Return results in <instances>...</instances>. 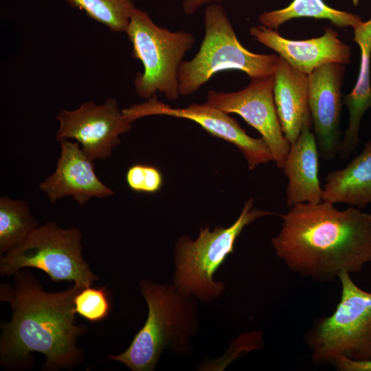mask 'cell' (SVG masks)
Masks as SVG:
<instances>
[{"instance_id": "4fadbf2b", "label": "cell", "mask_w": 371, "mask_h": 371, "mask_svg": "<svg viewBox=\"0 0 371 371\" xmlns=\"http://www.w3.org/2000/svg\"><path fill=\"white\" fill-rule=\"evenodd\" d=\"M249 33L256 41L275 51L295 69L309 75L317 67L330 63L342 65L350 60L351 49L331 27L324 34L306 40H290L262 25L252 27Z\"/></svg>"}, {"instance_id": "ba28073f", "label": "cell", "mask_w": 371, "mask_h": 371, "mask_svg": "<svg viewBox=\"0 0 371 371\" xmlns=\"http://www.w3.org/2000/svg\"><path fill=\"white\" fill-rule=\"evenodd\" d=\"M81 236L76 227L63 229L52 222L38 226L20 245L1 256V275L33 267L45 272L53 282L91 286L99 278L82 258Z\"/></svg>"}, {"instance_id": "ac0fdd59", "label": "cell", "mask_w": 371, "mask_h": 371, "mask_svg": "<svg viewBox=\"0 0 371 371\" xmlns=\"http://www.w3.org/2000/svg\"><path fill=\"white\" fill-rule=\"evenodd\" d=\"M323 201L348 204L359 209L371 203V139L344 168L327 175Z\"/></svg>"}, {"instance_id": "cb8c5ba5", "label": "cell", "mask_w": 371, "mask_h": 371, "mask_svg": "<svg viewBox=\"0 0 371 371\" xmlns=\"http://www.w3.org/2000/svg\"><path fill=\"white\" fill-rule=\"evenodd\" d=\"M335 364L339 370L343 371H371V360L354 361L345 358H340Z\"/></svg>"}, {"instance_id": "3957f363", "label": "cell", "mask_w": 371, "mask_h": 371, "mask_svg": "<svg viewBox=\"0 0 371 371\" xmlns=\"http://www.w3.org/2000/svg\"><path fill=\"white\" fill-rule=\"evenodd\" d=\"M148 304L144 326L124 352L109 358L133 371H152L166 348L186 352L197 330L196 306L192 295L179 292L174 285L150 280L139 282Z\"/></svg>"}, {"instance_id": "6da1fadb", "label": "cell", "mask_w": 371, "mask_h": 371, "mask_svg": "<svg viewBox=\"0 0 371 371\" xmlns=\"http://www.w3.org/2000/svg\"><path fill=\"white\" fill-rule=\"evenodd\" d=\"M280 217L281 229L271 243L293 272L330 282L371 262V214L352 206L339 210L323 201L296 204Z\"/></svg>"}, {"instance_id": "d4e9b609", "label": "cell", "mask_w": 371, "mask_h": 371, "mask_svg": "<svg viewBox=\"0 0 371 371\" xmlns=\"http://www.w3.org/2000/svg\"><path fill=\"white\" fill-rule=\"evenodd\" d=\"M224 0H183L182 8L186 14L191 15L201 7L211 3H219Z\"/></svg>"}, {"instance_id": "7402d4cb", "label": "cell", "mask_w": 371, "mask_h": 371, "mask_svg": "<svg viewBox=\"0 0 371 371\" xmlns=\"http://www.w3.org/2000/svg\"><path fill=\"white\" fill-rule=\"evenodd\" d=\"M111 308L108 291L105 287H85L74 297V308L86 320L96 322L106 319Z\"/></svg>"}, {"instance_id": "8992f818", "label": "cell", "mask_w": 371, "mask_h": 371, "mask_svg": "<svg viewBox=\"0 0 371 371\" xmlns=\"http://www.w3.org/2000/svg\"><path fill=\"white\" fill-rule=\"evenodd\" d=\"M126 33L133 45V58L144 67L133 81L137 94L148 100L159 92L169 100L177 99L179 67L195 43V36L187 31L172 32L159 27L146 12L138 8Z\"/></svg>"}, {"instance_id": "52a82bcc", "label": "cell", "mask_w": 371, "mask_h": 371, "mask_svg": "<svg viewBox=\"0 0 371 371\" xmlns=\"http://www.w3.org/2000/svg\"><path fill=\"white\" fill-rule=\"evenodd\" d=\"M338 278L341 295L335 312L308 336L312 359L317 364H335L340 358L370 361L371 293L355 284L348 271Z\"/></svg>"}, {"instance_id": "277c9868", "label": "cell", "mask_w": 371, "mask_h": 371, "mask_svg": "<svg viewBox=\"0 0 371 371\" xmlns=\"http://www.w3.org/2000/svg\"><path fill=\"white\" fill-rule=\"evenodd\" d=\"M204 25L205 34L198 52L191 60H183L179 67L180 95L194 93L223 71H242L251 78L273 76L280 56L256 54L244 47L221 4L207 5Z\"/></svg>"}, {"instance_id": "ffe728a7", "label": "cell", "mask_w": 371, "mask_h": 371, "mask_svg": "<svg viewBox=\"0 0 371 371\" xmlns=\"http://www.w3.org/2000/svg\"><path fill=\"white\" fill-rule=\"evenodd\" d=\"M37 227L26 201L0 198L1 256L20 245Z\"/></svg>"}, {"instance_id": "9c48e42d", "label": "cell", "mask_w": 371, "mask_h": 371, "mask_svg": "<svg viewBox=\"0 0 371 371\" xmlns=\"http://www.w3.org/2000/svg\"><path fill=\"white\" fill-rule=\"evenodd\" d=\"M122 112L131 123L146 116L157 115L192 120L212 136L236 146L243 153L250 170L273 161L272 153L262 137H251L228 113L207 102L194 103L186 108H172L159 101L154 95L146 102L133 104Z\"/></svg>"}, {"instance_id": "7c38bea8", "label": "cell", "mask_w": 371, "mask_h": 371, "mask_svg": "<svg viewBox=\"0 0 371 371\" xmlns=\"http://www.w3.org/2000/svg\"><path fill=\"white\" fill-rule=\"evenodd\" d=\"M345 74L342 64L330 63L308 75V103L320 157L329 161L338 155Z\"/></svg>"}, {"instance_id": "5b68a950", "label": "cell", "mask_w": 371, "mask_h": 371, "mask_svg": "<svg viewBox=\"0 0 371 371\" xmlns=\"http://www.w3.org/2000/svg\"><path fill=\"white\" fill-rule=\"evenodd\" d=\"M253 199L245 202L236 221L228 227L201 228L192 240L182 236L175 247L176 271L173 285L181 293L211 302L225 291V285L213 278L227 256L234 253L237 238L246 225L273 212L254 207Z\"/></svg>"}, {"instance_id": "7a4b0ae2", "label": "cell", "mask_w": 371, "mask_h": 371, "mask_svg": "<svg viewBox=\"0 0 371 371\" xmlns=\"http://www.w3.org/2000/svg\"><path fill=\"white\" fill-rule=\"evenodd\" d=\"M27 271L14 274L13 286H1V300L10 304L12 317L1 326V362L17 365L36 352L46 357L44 368H67L80 361L77 337L85 330L75 321L74 297L82 288L49 293Z\"/></svg>"}, {"instance_id": "5bb4252c", "label": "cell", "mask_w": 371, "mask_h": 371, "mask_svg": "<svg viewBox=\"0 0 371 371\" xmlns=\"http://www.w3.org/2000/svg\"><path fill=\"white\" fill-rule=\"evenodd\" d=\"M61 154L55 172L40 184L50 201L71 196L80 205L92 197L104 198L113 194L96 176L93 164L79 144L63 139L59 142Z\"/></svg>"}, {"instance_id": "d6986e66", "label": "cell", "mask_w": 371, "mask_h": 371, "mask_svg": "<svg viewBox=\"0 0 371 371\" xmlns=\"http://www.w3.org/2000/svg\"><path fill=\"white\" fill-rule=\"evenodd\" d=\"M300 17L326 19L339 27H353L361 21L359 16L334 9L323 0H293L286 8L262 13L258 20L261 25L274 30L289 20Z\"/></svg>"}, {"instance_id": "e0dca14e", "label": "cell", "mask_w": 371, "mask_h": 371, "mask_svg": "<svg viewBox=\"0 0 371 371\" xmlns=\"http://www.w3.org/2000/svg\"><path fill=\"white\" fill-rule=\"evenodd\" d=\"M352 28L354 41L360 48L361 58L356 84L348 94L343 96V102L349 112V122L338 153L341 159H348L357 147L361 119L371 108V18L368 21H361Z\"/></svg>"}, {"instance_id": "30bf717a", "label": "cell", "mask_w": 371, "mask_h": 371, "mask_svg": "<svg viewBox=\"0 0 371 371\" xmlns=\"http://www.w3.org/2000/svg\"><path fill=\"white\" fill-rule=\"evenodd\" d=\"M207 102L228 114H238L258 131L276 166L283 168L291 144L282 132L276 112L273 76L251 78L248 86L238 91L209 90Z\"/></svg>"}, {"instance_id": "44dd1931", "label": "cell", "mask_w": 371, "mask_h": 371, "mask_svg": "<svg viewBox=\"0 0 371 371\" xmlns=\"http://www.w3.org/2000/svg\"><path fill=\"white\" fill-rule=\"evenodd\" d=\"M114 32H126L135 11L132 0H63Z\"/></svg>"}, {"instance_id": "8fae6325", "label": "cell", "mask_w": 371, "mask_h": 371, "mask_svg": "<svg viewBox=\"0 0 371 371\" xmlns=\"http://www.w3.org/2000/svg\"><path fill=\"white\" fill-rule=\"evenodd\" d=\"M56 119L60 122L57 141L75 139L92 161L109 157L120 142L119 136L130 131L132 124L113 98H108L101 105L89 101L73 111L63 109Z\"/></svg>"}, {"instance_id": "2e32d148", "label": "cell", "mask_w": 371, "mask_h": 371, "mask_svg": "<svg viewBox=\"0 0 371 371\" xmlns=\"http://www.w3.org/2000/svg\"><path fill=\"white\" fill-rule=\"evenodd\" d=\"M312 128H304L291 144L283 166L289 181L286 189V205L323 201V188L319 179V153Z\"/></svg>"}, {"instance_id": "603a6c76", "label": "cell", "mask_w": 371, "mask_h": 371, "mask_svg": "<svg viewBox=\"0 0 371 371\" xmlns=\"http://www.w3.org/2000/svg\"><path fill=\"white\" fill-rule=\"evenodd\" d=\"M128 187L137 192L155 193L163 185V177L156 167L143 164L131 166L126 172Z\"/></svg>"}, {"instance_id": "9a60e30c", "label": "cell", "mask_w": 371, "mask_h": 371, "mask_svg": "<svg viewBox=\"0 0 371 371\" xmlns=\"http://www.w3.org/2000/svg\"><path fill=\"white\" fill-rule=\"evenodd\" d=\"M273 78L276 112L282 132L291 144L304 128H313L308 103V75L280 56Z\"/></svg>"}]
</instances>
